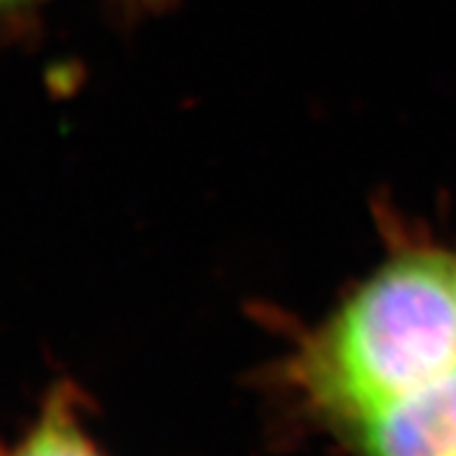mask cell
<instances>
[{
	"label": "cell",
	"mask_w": 456,
	"mask_h": 456,
	"mask_svg": "<svg viewBox=\"0 0 456 456\" xmlns=\"http://www.w3.org/2000/svg\"><path fill=\"white\" fill-rule=\"evenodd\" d=\"M456 370V260L411 253L347 299L306 357L311 389L353 419Z\"/></svg>",
	"instance_id": "1"
},
{
	"label": "cell",
	"mask_w": 456,
	"mask_h": 456,
	"mask_svg": "<svg viewBox=\"0 0 456 456\" xmlns=\"http://www.w3.org/2000/svg\"><path fill=\"white\" fill-rule=\"evenodd\" d=\"M5 456H100V452L81 428L68 394L58 392L46 403L40 422Z\"/></svg>",
	"instance_id": "3"
},
{
	"label": "cell",
	"mask_w": 456,
	"mask_h": 456,
	"mask_svg": "<svg viewBox=\"0 0 456 456\" xmlns=\"http://www.w3.org/2000/svg\"><path fill=\"white\" fill-rule=\"evenodd\" d=\"M0 3H5V0H0Z\"/></svg>",
	"instance_id": "4"
},
{
	"label": "cell",
	"mask_w": 456,
	"mask_h": 456,
	"mask_svg": "<svg viewBox=\"0 0 456 456\" xmlns=\"http://www.w3.org/2000/svg\"><path fill=\"white\" fill-rule=\"evenodd\" d=\"M357 424L366 456H456V370Z\"/></svg>",
	"instance_id": "2"
}]
</instances>
